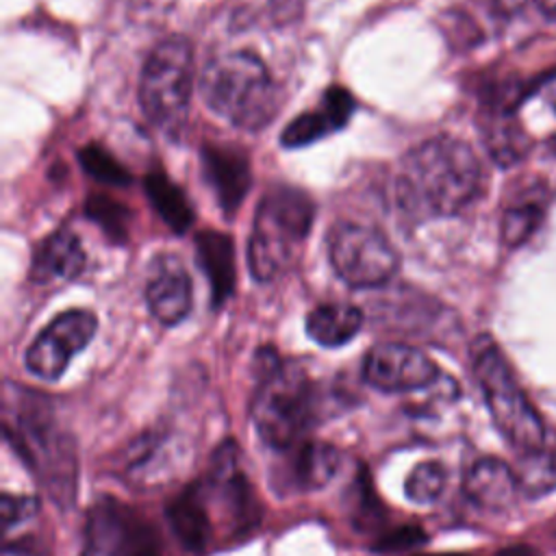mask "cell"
Wrapping results in <instances>:
<instances>
[{
    "instance_id": "obj_1",
    "label": "cell",
    "mask_w": 556,
    "mask_h": 556,
    "mask_svg": "<svg viewBox=\"0 0 556 556\" xmlns=\"http://www.w3.org/2000/svg\"><path fill=\"white\" fill-rule=\"evenodd\" d=\"M482 167L456 137H434L410 150L397 172V204L413 217H445L465 208L480 191Z\"/></svg>"
},
{
    "instance_id": "obj_2",
    "label": "cell",
    "mask_w": 556,
    "mask_h": 556,
    "mask_svg": "<svg viewBox=\"0 0 556 556\" xmlns=\"http://www.w3.org/2000/svg\"><path fill=\"white\" fill-rule=\"evenodd\" d=\"M4 432L59 506H72L76 497V452L67 432L54 419L48 397L24 387L9 384Z\"/></svg>"
},
{
    "instance_id": "obj_3",
    "label": "cell",
    "mask_w": 556,
    "mask_h": 556,
    "mask_svg": "<svg viewBox=\"0 0 556 556\" xmlns=\"http://www.w3.org/2000/svg\"><path fill=\"white\" fill-rule=\"evenodd\" d=\"M256 361L261 369L250 406L252 424L267 447L289 452L315 426L319 393L300 365L282 363L274 350H258Z\"/></svg>"
},
{
    "instance_id": "obj_4",
    "label": "cell",
    "mask_w": 556,
    "mask_h": 556,
    "mask_svg": "<svg viewBox=\"0 0 556 556\" xmlns=\"http://www.w3.org/2000/svg\"><path fill=\"white\" fill-rule=\"evenodd\" d=\"M206 106L243 130H261L278 109V91L265 63L248 52L232 50L211 59L200 76Z\"/></svg>"
},
{
    "instance_id": "obj_5",
    "label": "cell",
    "mask_w": 556,
    "mask_h": 556,
    "mask_svg": "<svg viewBox=\"0 0 556 556\" xmlns=\"http://www.w3.org/2000/svg\"><path fill=\"white\" fill-rule=\"evenodd\" d=\"M471 367L491 419L506 443L528 458L543 454V419L517 382L497 343L489 337H480L471 352Z\"/></svg>"
},
{
    "instance_id": "obj_6",
    "label": "cell",
    "mask_w": 556,
    "mask_h": 556,
    "mask_svg": "<svg viewBox=\"0 0 556 556\" xmlns=\"http://www.w3.org/2000/svg\"><path fill=\"white\" fill-rule=\"evenodd\" d=\"M315 219V204L298 187L276 185L261 198L248 243V263L256 280L276 278L306 239Z\"/></svg>"
},
{
    "instance_id": "obj_7",
    "label": "cell",
    "mask_w": 556,
    "mask_h": 556,
    "mask_svg": "<svg viewBox=\"0 0 556 556\" xmlns=\"http://www.w3.org/2000/svg\"><path fill=\"white\" fill-rule=\"evenodd\" d=\"M193 50L182 35L163 39L146 59L139 78V104L143 115L163 132L176 137L191 102Z\"/></svg>"
},
{
    "instance_id": "obj_8",
    "label": "cell",
    "mask_w": 556,
    "mask_h": 556,
    "mask_svg": "<svg viewBox=\"0 0 556 556\" xmlns=\"http://www.w3.org/2000/svg\"><path fill=\"white\" fill-rule=\"evenodd\" d=\"M328 256L337 276L354 289L384 285L400 265L391 241L374 226L356 222H339L328 232Z\"/></svg>"
},
{
    "instance_id": "obj_9",
    "label": "cell",
    "mask_w": 556,
    "mask_h": 556,
    "mask_svg": "<svg viewBox=\"0 0 556 556\" xmlns=\"http://www.w3.org/2000/svg\"><path fill=\"white\" fill-rule=\"evenodd\" d=\"M80 556H161L154 532L113 497L98 500L85 523Z\"/></svg>"
},
{
    "instance_id": "obj_10",
    "label": "cell",
    "mask_w": 556,
    "mask_h": 556,
    "mask_svg": "<svg viewBox=\"0 0 556 556\" xmlns=\"http://www.w3.org/2000/svg\"><path fill=\"white\" fill-rule=\"evenodd\" d=\"M98 330L91 311L72 308L56 315L26 350V369L41 380H59L74 354L85 350Z\"/></svg>"
},
{
    "instance_id": "obj_11",
    "label": "cell",
    "mask_w": 556,
    "mask_h": 556,
    "mask_svg": "<svg viewBox=\"0 0 556 556\" xmlns=\"http://www.w3.org/2000/svg\"><path fill=\"white\" fill-rule=\"evenodd\" d=\"M363 378L384 393H408L437 384L441 371L421 350L406 343H378L363 361Z\"/></svg>"
},
{
    "instance_id": "obj_12",
    "label": "cell",
    "mask_w": 556,
    "mask_h": 556,
    "mask_svg": "<svg viewBox=\"0 0 556 556\" xmlns=\"http://www.w3.org/2000/svg\"><path fill=\"white\" fill-rule=\"evenodd\" d=\"M146 302L150 313L163 326L180 324L191 311V278L180 258L161 254L152 263L146 285Z\"/></svg>"
},
{
    "instance_id": "obj_13",
    "label": "cell",
    "mask_w": 556,
    "mask_h": 556,
    "mask_svg": "<svg viewBox=\"0 0 556 556\" xmlns=\"http://www.w3.org/2000/svg\"><path fill=\"white\" fill-rule=\"evenodd\" d=\"M354 106L356 102L348 89L328 87L313 111H304L285 126L280 143L285 148H302L315 143L321 137L341 130L350 122Z\"/></svg>"
},
{
    "instance_id": "obj_14",
    "label": "cell",
    "mask_w": 556,
    "mask_h": 556,
    "mask_svg": "<svg viewBox=\"0 0 556 556\" xmlns=\"http://www.w3.org/2000/svg\"><path fill=\"white\" fill-rule=\"evenodd\" d=\"M202 169L219 206L232 213L250 189L248 156L232 146H204Z\"/></svg>"
},
{
    "instance_id": "obj_15",
    "label": "cell",
    "mask_w": 556,
    "mask_h": 556,
    "mask_svg": "<svg viewBox=\"0 0 556 556\" xmlns=\"http://www.w3.org/2000/svg\"><path fill=\"white\" fill-rule=\"evenodd\" d=\"M463 491L476 506L486 510H502L515 502L519 478L504 460L495 456H482L467 469Z\"/></svg>"
},
{
    "instance_id": "obj_16",
    "label": "cell",
    "mask_w": 556,
    "mask_h": 556,
    "mask_svg": "<svg viewBox=\"0 0 556 556\" xmlns=\"http://www.w3.org/2000/svg\"><path fill=\"white\" fill-rule=\"evenodd\" d=\"M85 263L87 256L78 237L70 230H56L37 245L30 263V278L39 285L72 280L83 271Z\"/></svg>"
},
{
    "instance_id": "obj_17",
    "label": "cell",
    "mask_w": 556,
    "mask_h": 556,
    "mask_svg": "<svg viewBox=\"0 0 556 556\" xmlns=\"http://www.w3.org/2000/svg\"><path fill=\"white\" fill-rule=\"evenodd\" d=\"M291 456L285 465L287 482L295 491H313L326 486L341 467V452L324 441H306L289 450Z\"/></svg>"
},
{
    "instance_id": "obj_18",
    "label": "cell",
    "mask_w": 556,
    "mask_h": 556,
    "mask_svg": "<svg viewBox=\"0 0 556 556\" xmlns=\"http://www.w3.org/2000/svg\"><path fill=\"white\" fill-rule=\"evenodd\" d=\"M198 263L213 289V304L226 302L235 287V245L232 239L217 230H202L195 237Z\"/></svg>"
},
{
    "instance_id": "obj_19",
    "label": "cell",
    "mask_w": 556,
    "mask_h": 556,
    "mask_svg": "<svg viewBox=\"0 0 556 556\" xmlns=\"http://www.w3.org/2000/svg\"><path fill=\"white\" fill-rule=\"evenodd\" d=\"M167 521L176 539L185 545V549L193 554L206 552L211 541L215 539V528L208 519V513L191 484L185 489L169 506H167Z\"/></svg>"
},
{
    "instance_id": "obj_20",
    "label": "cell",
    "mask_w": 556,
    "mask_h": 556,
    "mask_svg": "<svg viewBox=\"0 0 556 556\" xmlns=\"http://www.w3.org/2000/svg\"><path fill=\"white\" fill-rule=\"evenodd\" d=\"M361 326L363 313L354 304H319L306 315V334L324 348H339L352 341Z\"/></svg>"
},
{
    "instance_id": "obj_21",
    "label": "cell",
    "mask_w": 556,
    "mask_h": 556,
    "mask_svg": "<svg viewBox=\"0 0 556 556\" xmlns=\"http://www.w3.org/2000/svg\"><path fill=\"white\" fill-rule=\"evenodd\" d=\"M143 189L159 213V217L178 235L187 232L193 224V208L178 185H174L163 172H150L143 178Z\"/></svg>"
},
{
    "instance_id": "obj_22",
    "label": "cell",
    "mask_w": 556,
    "mask_h": 556,
    "mask_svg": "<svg viewBox=\"0 0 556 556\" xmlns=\"http://www.w3.org/2000/svg\"><path fill=\"white\" fill-rule=\"evenodd\" d=\"M484 143L489 146L491 156L502 163L504 167L517 159L523 156L528 150V139L521 130V126L515 122L513 111L495 106L493 119L486 124L484 130Z\"/></svg>"
},
{
    "instance_id": "obj_23",
    "label": "cell",
    "mask_w": 556,
    "mask_h": 556,
    "mask_svg": "<svg viewBox=\"0 0 556 556\" xmlns=\"http://www.w3.org/2000/svg\"><path fill=\"white\" fill-rule=\"evenodd\" d=\"M447 482V471L437 460H424L413 467L404 480V493L415 504H432L441 497Z\"/></svg>"
},
{
    "instance_id": "obj_24",
    "label": "cell",
    "mask_w": 556,
    "mask_h": 556,
    "mask_svg": "<svg viewBox=\"0 0 556 556\" xmlns=\"http://www.w3.org/2000/svg\"><path fill=\"white\" fill-rule=\"evenodd\" d=\"M543 219V202L523 200L504 211L502 217V241L508 248L521 245L541 224Z\"/></svg>"
},
{
    "instance_id": "obj_25",
    "label": "cell",
    "mask_w": 556,
    "mask_h": 556,
    "mask_svg": "<svg viewBox=\"0 0 556 556\" xmlns=\"http://www.w3.org/2000/svg\"><path fill=\"white\" fill-rule=\"evenodd\" d=\"M80 165L83 169L93 176L100 182H109V185H128L130 182V174L124 169V165L104 148L89 143L78 152Z\"/></svg>"
},
{
    "instance_id": "obj_26",
    "label": "cell",
    "mask_w": 556,
    "mask_h": 556,
    "mask_svg": "<svg viewBox=\"0 0 556 556\" xmlns=\"http://www.w3.org/2000/svg\"><path fill=\"white\" fill-rule=\"evenodd\" d=\"M87 211H89L91 219L100 222L106 228V232H111V235H124L126 232V228H124V222H126L124 213L126 211H124V206L113 204L111 198L93 195L87 204Z\"/></svg>"
},
{
    "instance_id": "obj_27",
    "label": "cell",
    "mask_w": 556,
    "mask_h": 556,
    "mask_svg": "<svg viewBox=\"0 0 556 556\" xmlns=\"http://www.w3.org/2000/svg\"><path fill=\"white\" fill-rule=\"evenodd\" d=\"M426 543V532L417 526H402L391 530L389 534L378 536V543L374 545L376 552H404L410 547H417Z\"/></svg>"
},
{
    "instance_id": "obj_28",
    "label": "cell",
    "mask_w": 556,
    "mask_h": 556,
    "mask_svg": "<svg viewBox=\"0 0 556 556\" xmlns=\"http://www.w3.org/2000/svg\"><path fill=\"white\" fill-rule=\"evenodd\" d=\"M37 513V500L28 497V495H2V521H4V530L26 521L28 517H33Z\"/></svg>"
},
{
    "instance_id": "obj_29",
    "label": "cell",
    "mask_w": 556,
    "mask_h": 556,
    "mask_svg": "<svg viewBox=\"0 0 556 556\" xmlns=\"http://www.w3.org/2000/svg\"><path fill=\"white\" fill-rule=\"evenodd\" d=\"M2 556H50L43 547L35 545L33 541H15V543H4Z\"/></svg>"
},
{
    "instance_id": "obj_30",
    "label": "cell",
    "mask_w": 556,
    "mask_h": 556,
    "mask_svg": "<svg viewBox=\"0 0 556 556\" xmlns=\"http://www.w3.org/2000/svg\"><path fill=\"white\" fill-rule=\"evenodd\" d=\"M536 93L545 100V104L556 113V72L543 76L536 83Z\"/></svg>"
},
{
    "instance_id": "obj_31",
    "label": "cell",
    "mask_w": 556,
    "mask_h": 556,
    "mask_svg": "<svg viewBox=\"0 0 556 556\" xmlns=\"http://www.w3.org/2000/svg\"><path fill=\"white\" fill-rule=\"evenodd\" d=\"M495 556H539V552L530 545H510L500 549Z\"/></svg>"
},
{
    "instance_id": "obj_32",
    "label": "cell",
    "mask_w": 556,
    "mask_h": 556,
    "mask_svg": "<svg viewBox=\"0 0 556 556\" xmlns=\"http://www.w3.org/2000/svg\"><path fill=\"white\" fill-rule=\"evenodd\" d=\"M539 11L547 17H556V0H534Z\"/></svg>"
},
{
    "instance_id": "obj_33",
    "label": "cell",
    "mask_w": 556,
    "mask_h": 556,
    "mask_svg": "<svg viewBox=\"0 0 556 556\" xmlns=\"http://www.w3.org/2000/svg\"><path fill=\"white\" fill-rule=\"evenodd\" d=\"M430 556H467V554H430Z\"/></svg>"
}]
</instances>
